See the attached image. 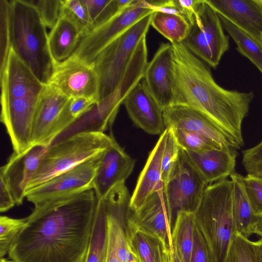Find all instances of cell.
<instances>
[{"label": "cell", "mask_w": 262, "mask_h": 262, "mask_svg": "<svg viewBox=\"0 0 262 262\" xmlns=\"http://www.w3.org/2000/svg\"><path fill=\"white\" fill-rule=\"evenodd\" d=\"M226 262H256L253 242L236 232L229 248Z\"/></svg>", "instance_id": "836d02e7"}, {"label": "cell", "mask_w": 262, "mask_h": 262, "mask_svg": "<svg viewBox=\"0 0 262 262\" xmlns=\"http://www.w3.org/2000/svg\"><path fill=\"white\" fill-rule=\"evenodd\" d=\"M126 226L152 234L172 248L173 227L163 188L149 195L144 203L134 211L129 210Z\"/></svg>", "instance_id": "4fadbf2b"}, {"label": "cell", "mask_w": 262, "mask_h": 262, "mask_svg": "<svg viewBox=\"0 0 262 262\" xmlns=\"http://www.w3.org/2000/svg\"><path fill=\"white\" fill-rule=\"evenodd\" d=\"M253 243L256 262H262V238Z\"/></svg>", "instance_id": "f6af8a7d"}, {"label": "cell", "mask_w": 262, "mask_h": 262, "mask_svg": "<svg viewBox=\"0 0 262 262\" xmlns=\"http://www.w3.org/2000/svg\"><path fill=\"white\" fill-rule=\"evenodd\" d=\"M84 35L82 28L62 7L60 15L48 35L54 61L61 62L71 56Z\"/></svg>", "instance_id": "603a6c76"}, {"label": "cell", "mask_w": 262, "mask_h": 262, "mask_svg": "<svg viewBox=\"0 0 262 262\" xmlns=\"http://www.w3.org/2000/svg\"><path fill=\"white\" fill-rule=\"evenodd\" d=\"M152 13L113 40L96 56L92 64L98 80L97 102L108 97L118 88L139 43L146 36Z\"/></svg>", "instance_id": "8992f818"}, {"label": "cell", "mask_w": 262, "mask_h": 262, "mask_svg": "<svg viewBox=\"0 0 262 262\" xmlns=\"http://www.w3.org/2000/svg\"><path fill=\"white\" fill-rule=\"evenodd\" d=\"M173 50L170 43H162L148 62L143 80L148 91L163 110L174 104Z\"/></svg>", "instance_id": "9a60e30c"}, {"label": "cell", "mask_w": 262, "mask_h": 262, "mask_svg": "<svg viewBox=\"0 0 262 262\" xmlns=\"http://www.w3.org/2000/svg\"><path fill=\"white\" fill-rule=\"evenodd\" d=\"M47 148L35 144L22 152H13L7 163L1 167L0 178L7 185L16 205L23 204L28 184Z\"/></svg>", "instance_id": "5bb4252c"}, {"label": "cell", "mask_w": 262, "mask_h": 262, "mask_svg": "<svg viewBox=\"0 0 262 262\" xmlns=\"http://www.w3.org/2000/svg\"><path fill=\"white\" fill-rule=\"evenodd\" d=\"M171 45L174 104L187 105L201 112L242 147V123L249 112L253 92L224 89L215 82L204 62L183 42Z\"/></svg>", "instance_id": "7a4b0ae2"}, {"label": "cell", "mask_w": 262, "mask_h": 262, "mask_svg": "<svg viewBox=\"0 0 262 262\" xmlns=\"http://www.w3.org/2000/svg\"><path fill=\"white\" fill-rule=\"evenodd\" d=\"M97 203L94 190L34 204L12 242L15 262H84Z\"/></svg>", "instance_id": "6da1fadb"}, {"label": "cell", "mask_w": 262, "mask_h": 262, "mask_svg": "<svg viewBox=\"0 0 262 262\" xmlns=\"http://www.w3.org/2000/svg\"><path fill=\"white\" fill-rule=\"evenodd\" d=\"M182 42L192 54L214 69L229 50V37L224 33L220 16L206 0H202Z\"/></svg>", "instance_id": "52a82bcc"}, {"label": "cell", "mask_w": 262, "mask_h": 262, "mask_svg": "<svg viewBox=\"0 0 262 262\" xmlns=\"http://www.w3.org/2000/svg\"><path fill=\"white\" fill-rule=\"evenodd\" d=\"M208 184L180 147L177 159L163 191L173 225L179 212L194 213Z\"/></svg>", "instance_id": "ba28073f"}, {"label": "cell", "mask_w": 262, "mask_h": 262, "mask_svg": "<svg viewBox=\"0 0 262 262\" xmlns=\"http://www.w3.org/2000/svg\"><path fill=\"white\" fill-rule=\"evenodd\" d=\"M103 152L26 192L27 200L34 204L92 189V183Z\"/></svg>", "instance_id": "30bf717a"}, {"label": "cell", "mask_w": 262, "mask_h": 262, "mask_svg": "<svg viewBox=\"0 0 262 262\" xmlns=\"http://www.w3.org/2000/svg\"><path fill=\"white\" fill-rule=\"evenodd\" d=\"M165 127L184 129L200 134L223 148L241 147L209 117L199 110L174 104L163 110Z\"/></svg>", "instance_id": "2e32d148"}, {"label": "cell", "mask_w": 262, "mask_h": 262, "mask_svg": "<svg viewBox=\"0 0 262 262\" xmlns=\"http://www.w3.org/2000/svg\"><path fill=\"white\" fill-rule=\"evenodd\" d=\"M25 223L26 218L18 219L0 216V258L8 254L12 242Z\"/></svg>", "instance_id": "d6a6232c"}, {"label": "cell", "mask_w": 262, "mask_h": 262, "mask_svg": "<svg viewBox=\"0 0 262 262\" xmlns=\"http://www.w3.org/2000/svg\"><path fill=\"white\" fill-rule=\"evenodd\" d=\"M69 99L54 87L46 84L35 114L32 135V145L49 147L50 134Z\"/></svg>", "instance_id": "d6986e66"}, {"label": "cell", "mask_w": 262, "mask_h": 262, "mask_svg": "<svg viewBox=\"0 0 262 262\" xmlns=\"http://www.w3.org/2000/svg\"><path fill=\"white\" fill-rule=\"evenodd\" d=\"M195 226L194 213L179 212L171 232L172 248L181 262H190Z\"/></svg>", "instance_id": "4316f807"}, {"label": "cell", "mask_w": 262, "mask_h": 262, "mask_svg": "<svg viewBox=\"0 0 262 262\" xmlns=\"http://www.w3.org/2000/svg\"><path fill=\"white\" fill-rule=\"evenodd\" d=\"M0 179V211L4 212L16 204L7 185L2 179Z\"/></svg>", "instance_id": "7bdbcfd3"}, {"label": "cell", "mask_w": 262, "mask_h": 262, "mask_svg": "<svg viewBox=\"0 0 262 262\" xmlns=\"http://www.w3.org/2000/svg\"><path fill=\"white\" fill-rule=\"evenodd\" d=\"M123 104L134 123L146 133L162 134L166 129L163 110L148 91L143 78L130 91Z\"/></svg>", "instance_id": "ac0fdd59"}, {"label": "cell", "mask_w": 262, "mask_h": 262, "mask_svg": "<svg viewBox=\"0 0 262 262\" xmlns=\"http://www.w3.org/2000/svg\"><path fill=\"white\" fill-rule=\"evenodd\" d=\"M242 164L248 174L262 178V140L242 151Z\"/></svg>", "instance_id": "ab89813d"}, {"label": "cell", "mask_w": 262, "mask_h": 262, "mask_svg": "<svg viewBox=\"0 0 262 262\" xmlns=\"http://www.w3.org/2000/svg\"><path fill=\"white\" fill-rule=\"evenodd\" d=\"M150 26L169 40L171 44L182 42L190 28L189 22L183 15L159 10L153 12Z\"/></svg>", "instance_id": "83f0119b"}, {"label": "cell", "mask_w": 262, "mask_h": 262, "mask_svg": "<svg viewBox=\"0 0 262 262\" xmlns=\"http://www.w3.org/2000/svg\"><path fill=\"white\" fill-rule=\"evenodd\" d=\"M254 1L262 14V0H254Z\"/></svg>", "instance_id": "c3c4849f"}, {"label": "cell", "mask_w": 262, "mask_h": 262, "mask_svg": "<svg viewBox=\"0 0 262 262\" xmlns=\"http://www.w3.org/2000/svg\"><path fill=\"white\" fill-rule=\"evenodd\" d=\"M167 128L168 133L162 161V180L163 186L167 182L180 149L171 128Z\"/></svg>", "instance_id": "8d00e7d4"}, {"label": "cell", "mask_w": 262, "mask_h": 262, "mask_svg": "<svg viewBox=\"0 0 262 262\" xmlns=\"http://www.w3.org/2000/svg\"><path fill=\"white\" fill-rule=\"evenodd\" d=\"M10 49L9 2L0 0V71L5 65Z\"/></svg>", "instance_id": "e575fe53"}, {"label": "cell", "mask_w": 262, "mask_h": 262, "mask_svg": "<svg viewBox=\"0 0 262 262\" xmlns=\"http://www.w3.org/2000/svg\"><path fill=\"white\" fill-rule=\"evenodd\" d=\"M185 151L208 184L226 179L235 172L237 152L234 148L227 147L200 152Z\"/></svg>", "instance_id": "44dd1931"}, {"label": "cell", "mask_w": 262, "mask_h": 262, "mask_svg": "<svg viewBox=\"0 0 262 262\" xmlns=\"http://www.w3.org/2000/svg\"><path fill=\"white\" fill-rule=\"evenodd\" d=\"M232 183V212L236 232L248 237L254 234L258 216L252 209L245 191L243 176L234 172L230 176Z\"/></svg>", "instance_id": "d4e9b609"}, {"label": "cell", "mask_w": 262, "mask_h": 262, "mask_svg": "<svg viewBox=\"0 0 262 262\" xmlns=\"http://www.w3.org/2000/svg\"><path fill=\"white\" fill-rule=\"evenodd\" d=\"M219 15L224 29L235 42L238 51L262 72V45L225 16Z\"/></svg>", "instance_id": "f1b7e54d"}, {"label": "cell", "mask_w": 262, "mask_h": 262, "mask_svg": "<svg viewBox=\"0 0 262 262\" xmlns=\"http://www.w3.org/2000/svg\"><path fill=\"white\" fill-rule=\"evenodd\" d=\"M132 1L133 0H83L93 30L110 20L129 5Z\"/></svg>", "instance_id": "4dcf8cb0"}, {"label": "cell", "mask_w": 262, "mask_h": 262, "mask_svg": "<svg viewBox=\"0 0 262 262\" xmlns=\"http://www.w3.org/2000/svg\"><path fill=\"white\" fill-rule=\"evenodd\" d=\"M247 195L256 216L262 214V178L247 174L242 178Z\"/></svg>", "instance_id": "74e56055"}, {"label": "cell", "mask_w": 262, "mask_h": 262, "mask_svg": "<svg viewBox=\"0 0 262 262\" xmlns=\"http://www.w3.org/2000/svg\"><path fill=\"white\" fill-rule=\"evenodd\" d=\"M36 8L47 28L51 29L57 21L62 10V0H29Z\"/></svg>", "instance_id": "d590c367"}, {"label": "cell", "mask_w": 262, "mask_h": 262, "mask_svg": "<svg viewBox=\"0 0 262 262\" xmlns=\"http://www.w3.org/2000/svg\"><path fill=\"white\" fill-rule=\"evenodd\" d=\"M62 4L63 8L82 28L84 36L93 30L83 0H62Z\"/></svg>", "instance_id": "f35d334b"}, {"label": "cell", "mask_w": 262, "mask_h": 262, "mask_svg": "<svg viewBox=\"0 0 262 262\" xmlns=\"http://www.w3.org/2000/svg\"><path fill=\"white\" fill-rule=\"evenodd\" d=\"M220 15L228 19L262 45V14L254 0H206Z\"/></svg>", "instance_id": "ffe728a7"}, {"label": "cell", "mask_w": 262, "mask_h": 262, "mask_svg": "<svg viewBox=\"0 0 262 262\" xmlns=\"http://www.w3.org/2000/svg\"><path fill=\"white\" fill-rule=\"evenodd\" d=\"M232 191L231 180L226 179L209 184L194 213L195 224L206 239L215 262H226L236 233Z\"/></svg>", "instance_id": "277c9868"}, {"label": "cell", "mask_w": 262, "mask_h": 262, "mask_svg": "<svg viewBox=\"0 0 262 262\" xmlns=\"http://www.w3.org/2000/svg\"><path fill=\"white\" fill-rule=\"evenodd\" d=\"M170 128L172 130L178 145L184 150L200 152L214 148H223L197 133L184 129Z\"/></svg>", "instance_id": "1f68e13d"}, {"label": "cell", "mask_w": 262, "mask_h": 262, "mask_svg": "<svg viewBox=\"0 0 262 262\" xmlns=\"http://www.w3.org/2000/svg\"><path fill=\"white\" fill-rule=\"evenodd\" d=\"M130 91V89L128 85L120 84L110 95L94 104L60 133L50 146L79 134L104 133L112 125L120 106L123 103Z\"/></svg>", "instance_id": "7c38bea8"}, {"label": "cell", "mask_w": 262, "mask_h": 262, "mask_svg": "<svg viewBox=\"0 0 262 262\" xmlns=\"http://www.w3.org/2000/svg\"><path fill=\"white\" fill-rule=\"evenodd\" d=\"M115 141L113 136L103 133H85L49 146L26 192L101 154Z\"/></svg>", "instance_id": "5b68a950"}, {"label": "cell", "mask_w": 262, "mask_h": 262, "mask_svg": "<svg viewBox=\"0 0 262 262\" xmlns=\"http://www.w3.org/2000/svg\"><path fill=\"white\" fill-rule=\"evenodd\" d=\"M190 262H215L208 245L196 224Z\"/></svg>", "instance_id": "60d3db41"}, {"label": "cell", "mask_w": 262, "mask_h": 262, "mask_svg": "<svg viewBox=\"0 0 262 262\" xmlns=\"http://www.w3.org/2000/svg\"><path fill=\"white\" fill-rule=\"evenodd\" d=\"M167 133L168 128H166L161 134L155 147L150 152L131 196L130 211L138 209L152 193L163 188L162 180V161Z\"/></svg>", "instance_id": "7402d4cb"}, {"label": "cell", "mask_w": 262, "mask_h": 262, "mask_svg": "<svg viewBox=\"0 0 262 262\" xmlns=\"http://www.w3.org/2000/svg\"><path fill=\"white\" fill-rule=\"evenodd\" d=\"M96 102V100L94 99L83 97L69 98L50 134L49 146L56 137Z\"/></svg>", "instance_id": "f546056e"}, {"label": "cell", "mask_w": 262, "mask_h": 262, "mask_svg": "<svg viewBox=\"0 0 262 262\" xmlns=\"http://www.w3.org/2000/svg\"><path fill=\"white\" fill-rule=\"evenodd\" d=\"M0 262H15V261L10 259H7L5 258L2 257V258H0Z\"/></svg>", "instance_id": "681fc988"}, {"label": "cell", "mask_w": 262, "mask_h": 262, "mask_svg": "<svg viewBox=\"0 0 262 262\" xmlns=\"http://www.w3.org/2000/svg\"><path fill=\"white\" fill-rule=\"evenodd\" d=\"M131 251L137 262H167L169 248L158 237L125 225Z\"/></svg>", "instance_id": "cb8c5ba5"}, {"label": "cell", "mask_w": 262, "mask_h": 262, "mask_svg": "<svg viewBox=\"0 0 262 262\" xmlns=\"http://www.w3.org/2000/svg\"><path fill=\"white\" fill-rule=\"evenodd\" d=\"M135 163L115 140L103 153L92 183L97 199H103L115 186L125 182L132 172Z\"/></svg>", "instance_id": "e0dca14e"}, {"label": "cell", "mask_w": 262, "mask_h": 262, "mask_svg": "<svg viewBox=\"0 0 262 262\" xmlns=\"http://www.w3.org/2000/svg\"><path fill=\"white\" fill-rule=\"evenodd\" d=\"M170 4L185 17L190 25L202 0H169Z\"/></svg>", "instance_id": "b9f144b4"}, {"label": "cell", "mask_w": 262, "mask_h": 262, "mask_svg": "<svg viewBox=\"0 0 262 262\" xmlns=\"http://www.w3.org/2000/svg\"><path fill=\"white\" fill-rule=\"evenodd\" d=\"M154 11L149 1L133 0L110 20L83 36L72 55L92 64L108 44Z\"/></svg>", "instance_id": "9c48e42d"}, {"label": "cell", "mask_w": 262, "mask_h": 262, "mask_svg": "<svg viewBox=\"0 0 262 262\" xmlns=\"http://www.w3.org/2000/svg\"><path fill=\"white\" fill-rule=\"evenodd\" d=\"M167 262H181L173 248L169 249Z\"/></svg>", "instance_id": "7dc6e473"}, {"label": "cell", "mask_w": 262, "mask_h": 262, "mask_svg": "<svg viewBox=\"0 0 262 262\" xmlns=\"http://www.w3.org/2000/svg\"><path fill=\"white\" fill-rule=\"evenodd\" d=\"M261 73H262V72H261Z\"/></svg>", "instance_id": "f907efd6"}, {"label": "cell", "mask_w": 262, "mask_h": 262, "mask_svg": "<svg viewBox=\"0 0 262 262\" xmlns=\"http://www.w3.org/2000/svg\"><path fill=\"white\" fill-rule=\"evenodd\" d=\"M9 2L10 47L36 77L47 84L54 62L46 27L29 0Z\"/></svg>", "instance_id": "3957f363"}, {"label": "cell", "mask_w": 262, "mask_h": 262, "mask_svg": "<svg viewBox=\"0 0 262 262\" xmlns=\"http://www.w3.org/2000/svg\"><path fill=\"white\" fill-rule=\"evenodd\" d=\"M47 84L69 98L83 97L97 101L98 80L93 64L73 55L62 61L54 62Z\"/></svg>", "instance_id": "8fae6325"}, {"label": "cell", "mask_w": 262, "mask_h": 262, "mask_svg": "<svg viewBox=\"0 0 262 262\" xmlns=\"http://www.w3.org/2000/svg\"><path fill=\"white\" fill-rule=\"evenodd\" d=\"M106 262H120L116 255L114 246L109 237L108 252Z\"/></svg>", "instance_id": "ee69618b"}, {"label": "cell", "mask_w": 262, "mask_h": 262, "mask_svg": "<svg viewBox=\"0 0 262 262\" xmlns=\"http://www.w3.org/2000/svg\"><path fill=\"white\" fill-rule=\"evenodd\" d=\"M108 246L107 210L103 199H97L84 262H106Z\"/></svg>", "instance_id": "484cf974"}, {"label": "cell", "mask_w": 262, "mask_h": 262, "mask_svg": "<svg viewBox=\"0 0 262 262\" xmlns=\"http://www.w3.org/2000/svg\"><path fill=\"white\" fill-rule=\"evenodd\" d=\"M254 234H256L262 238V214L258 216L255 225Z\"/></svg>", "instance_id": "bcb514c9"}]
</instances>
